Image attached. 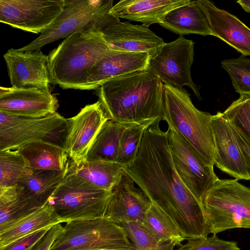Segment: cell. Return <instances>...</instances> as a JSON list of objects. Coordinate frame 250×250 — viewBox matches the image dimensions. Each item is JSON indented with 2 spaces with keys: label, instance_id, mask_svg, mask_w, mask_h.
I'll list each match as a JSON object with an SVG mask.
<instances>
[{
  "label": "cell",
  "instance_id": "9a60e30c",
  "mask_svg": "<svg viewBox=\"0 0 250 250\" xmlns=\"http://www.w3.org/2000/svg\"><path fill=\"white\" fill-rule=\"evenodd\" d=\"M214 146V165L237 180H250V167L236 141L231 125L222 112L211 120Z\"/></svg>",
  "mask_w": 250,
  "mask_h": 250
},
{
  "label": "cell",
  "instance_id": "7c38bea8",
  "mask_svg": "<svg viewBox=\"0 0 250 250\" xmlns=\"http://www.w3.org/2000/svg\"><path fill=\"white\" fill-rule=\"evenodd\" d=\"M64 0H0V21L14 28L41 33L62 13Z\"/></svg>",
  "mask_w": 250,
  "mask_h": 250
},
{
  "label": "cell",
  "instance_id": "f1b7e54d",
  "mask_svg": "<svg viewBox=\"0 0 250 250\" xmlns=\"http://www.w3.org/2000/svg\"><path fill=\"white\" fill-rule=\"evenodd\" d=\"M141 225L159 243H174L178 247L185 240L170 219L153 204Z\"/></svg>",
  "mask_w": 250,
  "mask_h": 250
},
{
  "label": "cell",
  "instance_id": "d6986e66",
  "mask_svg": "<svg viewBox=\"0 0 250 250\" xmlns=\"http://www.w3.org/2000/svg\"><path fill=\"white\" fill-rule=\"evenodd\" d=\"M206 15L212 36L218 38L244 56H250V28L235 16L211 1L198 0Z\"/></svg>",
  "mask_w": 250,
  "mask_h": 250
},
{
  "label": "cell",
  "instance_id": "4316f807",
  "mask_svg": "<svg viewBox=\"0 0 250 250\" xmlns=\"http://www.w3.org/2000/svg\"><path fill=\"white\" fill-rule=\"evenodd\" d=\"M67 171L32 169L17 185L22 188L26 195L43 205L60 185Z\"/></svg>",
  "mask_w": 250,
  "mask_h": 250
},
{
  "label": "cell",
  "instance_id": "74e56055",
  "mask_svg": "<svg viewBox=\"0 0 250 250\" xmlns=\"http://www.w3.org/2000/svg\"><path fill=\"white\" fill-rule=\"evenodd\" d=\"M230 125L245 159L250 167V142H249L238 130L232 126L231 125Z\"/></svg>",
  "mask_w": 250,
  "mask_h": 250
},
{
  "label": "cell",
  "instance_id": "d6a6232c",
  "mask_svg": "<svg viewBox=\"0 0 250 250\" xmlns=\"http://www.w3.org/2000/svg\"><path fill=\"white\" fill-rule=\"evenodd\" d=\"M222 113L230 124L250 142V94L240 95Z\"/></svg>",
  "mask_w": 250,
  "mask_h": 250
},
{
  "label": "cell",
  "instance_id": "1f68e13d",
  "mask_svg": "<svg viewBox=\"0 0 250 250\" xmlns=\"http://www.w3.org/2000/svg\"><path fill=\"white\" fill-rule=\"evenodd\" d=\"M221 65L228 73L235 91L240 95L250 94V59L241 55L224 60Z\"/></svg>",
  "mask_w": 250,
  "mask_h": 250
},
{
  "label": "cell",
  "instance_id": "83f0119b",
  "mask_svg": "<svg viewBox=\"0 0 250 250\" xmlns=\"http://www.w3.org/2000/svg\"><path fill=\"white\" fill-rule=\"evenodd\" d=\"M131 124L110 120L106 121L89 149L85 160L115 163L121 134Z\"/></svg>",
  "mask_w": 250,
  "mask_h": 250
},
{
  "label": "cell",
  "instance_id": "3957f363",
  "mask_svg": "<svg viewBox=\"0 0 250 250\" xmlns=\"http://www.w3.org/2000/svg\"><path fill=\"white\" fill-rule=\"evenodd\" d=\"M94 25L65 38L49 53L50 83L63 89L86 90L90 70L111 50Z\"/></svg>",
  "mask_w": 250,
  "mask_h": 250
},
{
  "label": "cell",
  "instance_id": "8d00e7d4",
  "mask_svg": "<svg viewBox=\"0 0 250 250\" xmlns=\"http://www.w3.org/2000/svg\"><path fill=\"white\" fill-rule=\"evenodd\" d=\"M62 228L61 223L53 226L36 245L34 250H50L51 245Z\"/></svg>",
  "mask_w": 250,
  "mask_h": 250
},
{
  "label": "cell",
  "instance_id": "ac0fdd59",
  "mask_svg": "<svg viewBox=\"0 0 250 250\" xmlns=\"http://www.w3.org/2000/svg\"><path fill=\"white\" fill-rule=\"evenodd\" d=\"M99 32L111 50L153 55L165 42L145 24L119 22Z\"/></svg>",
  "mask_w": 250,
  "mask_h": 250
},
{
  "label": "cell",
  "instance_id": "e0dca14e",
  "mask_svg": "<svg viewBox=\"0 0 250 250\" xmlns=\"http://www.w3.org/2000/svg\"><path fill=\"white\" fill-rule=\"evenodd\" d=\"M58 101L50 91L0 87V112L20 117L40 118L56 112Z\"/></svg>",
  "mask_w": 250,
  "mask_h": 250
},
{
  "label": "cell",
  "instance_id": "603a6c76",
  "mask_svg": "<svg viewBox=\"0 0 250 250\" xmlns=\"http://www.w3.org/2000/svg\"><path fill=\"white\" fill-rule=\"evenodd\" d=\"M42 206L26 195L20 186L0 188V232Z\"/></svg>",
  "mask_w": 250,
  "mask_h": 250
},
{
  "label": "cell",
  "instance_id": "5bb4252c",
  "mask_svg": "<svg viewBox=\"0 0 250 250\" xmlns=\"http://www.w3.org/2000/svg\"><path fill=\"white\" fill-rule=\"evenodd\" d=\"M3 58L11 87L50 91L48 56L40 50L21 51L11 48Z\"/></svg>",
  "mask_w": 250,
  "mask_h": 250
},
{
  "label": "cell",
  "instance_id": "ffe728a7",
  "mask_svg": "<svg viewBox=\"0 0 250 250\" xmlns=\"http://www.w3.org/2000/svg\"><path fill=\"white\" fill-rule=\"evenodd\" d=\"M150 57L146 52L111 50L90 70L86 90H95L109 80L147 69Z\"/></svg>",
  "mask_w": 250,
  "mask_h": 250
},
{
  "label": "cell",
  "instance_id": "5b68a950",
  "mask_svg": "<svg viewBox=\"0 0 250 250\" xmlns=\"http://www.w3.org/2000/svg\"><path fill=\"white\" fill-rule=\"evenodd\" d=\"M209 233L250 229V188L238 180L218 178L202 203Z\"/></svg>",
  "mask_w": 250,
  "mask_h": 250
},
{
  "label": "cell",
  "instance_id": "8992f818",
  "mask_svg": "<svg viewBox=\"0 0 250 250\" xmlns=\"http://www.w3.org/2000/svg\"><path fill=\"white\" fill-rule=\"evenodd\" d=\"M112 190L67 173L47 203L61 223L104 217Z\"/></svg>",
  "mask_w": 250,
  "mask_h": 250
},
{
  "label": "cell",
  "instance_id": "277c9868",
  "mask_svg": "<svg viewBox=\"0 0 250 250\" xmlns=\"http://www.w3.org/2000/svg\"><path fill=\"white\" fill-rule=\"evenodd\" d=\"M164 117L168 127L178 133L207 165L214 166L213 117L194 105L183 87L164 84Z\"/></svg>",
  "mask_w": 250,
  "mask_h": 250
},
{
  "label": "cell",
  "instance_id": "9c48e42d",
  "mask_svg": "<svg viewBox=\"0 0 250 250\" xmlns=\"http://www.w3.org/2000/svg\"><path fill=\"white\" fill-rule=\"evenodd\" d=\"M112 0H64L60 15L21 51L40 50L46 44L88 28L108 14Z\"/></svg>",
  "mask_w": 250,
  "mask_h": 250
},
{
  "label": "cell",
  "instance_id": "f546056e",
  "mask_svg": "<svg viewBox=\"0 0 250 250\" xmlns=\"http://www.w3.org/2000/svg\"><path fill=\"white\" fill-rule=\"evenodd\" d=\"M32 169L17 150L0 151V188L16 185Z\"/></svg>",
  "mask_w": 250,
  "mask_h": 250
},
{
  "label": "cell",
  "instance_id": "30bf717a",
  "mask_svg": "<svg viewBox=\"0 0 250 250\" xmlns=\"http://www.w3.org/2000/svg\"><path fill=\"white\" fill-rule=\"evenodd\" d=\"M194 42L183 36L165 43L150 57L147 69L166 84L178 87H189L202 100L199 88L193 82L190 70L194 62Z\"/></svg>",
  "mask_w": 250,
  "mask_h": 250
},
{
  "label": "cell",
  "instance_id": "836d02e7",
  "mask_svg": "<svg viewBox=\"0 0 250 250\" xmlns=\"http://www.w3.org/2000/svg\"><path fill=\"white\" fill-rule=\"evenodd\" d=\"M125 230L126 235L136 250H174V243H159L140 224L125 222L119 224Z\"/></svg>",
  "mask_w": 250,
  "mask_h": 250
},
{
  "label": "cell",
  "instance_id": "cb8c5ba5",
  "mask_svg": "<svg viewBox=\"0 0 250 250\" xmlns=\"http://www.w3.org/2000/svg\"><path fill=\"white\" fill-rule=\"evenodd\" d=\"M123 167L115 162L69 160L67 173L75 174L99 188L112 190L120 180Z\"/></svg>",
  "mask_w": 250,
  "mask_h": 250
},
{
  "label": "cell",
  "instance_id": "f35d334b",
  "mask_svg": "<svg viewBox=\"0 0 250 250\" xmlns=\"http://www.w3.org/2000/svg\"><path fill=\"white\" fill-rule=\"evenodd\" d=\"M248 13H250V0H239L236 1Z\"/></svg>",
  "mask_w": 250,
  "mask_h": 250
},
{
  "label": "cell",
  "instance_id": "8fae6325",
  "mask_svg": "<svg viewBox=\"0 0 250 250\" xmlns=\"http://www.w3.org/2000/svg\"><path fill=\"white\" fill-rule=\"evenodd\" d=\"M169 147L176 172L183 184L202 205L219 178L213 166L205 164L175 131L167 130Z\"/></svg>",
  "mask_w": 250,
  "mask_h": 250
},
{
  "label": "cell",
  "instance_id": "4fadbf2b",
  "mask_svg": "<svg viewBox=\"0 0 250 250\" xmlns=\"http://www.w3.org/2000/svg\"><path fill=\"white\" fill-rule=\"evenodd\" d=\"M67 120L65 150L71 161L79 163L85 160L102 126L109 119L98 101L85 105L76 116Z\"/></svg>",
  "mask_w": 250,
  "mask_h": 250
},
{
  "label": "cell",
  "instance_id": "7402d4cb",
  "mask_svg": "<svg viewBox=\"0 0 250 250\" xmlns=\"http://www.w3.org/2000/svg\"><path fill=\"white\" fill-rule=\"evenodd\" d=\"M159 24L180 36L212 35L208 18L197 0H190L188 3L170 10Z\"/></svg>",
  "mask_w": 250,
  "mask_h": 250
},
{
  "label": "cell",
  "instance_id": "52a82bcc",
  "mask_svg": "<svg viewBox=\"0 0 250 250\" xmlns=\"http://www.w3.org/2000/svg\"><path fill=\"white\" fill-rule=\"evenodd\" d=\"M50 250H136L125 229L105 217L66 223Z\"/></svg>",
  "mask_w": 250,
  "mask_h": 250
},
{
  "label": "cell",
  "instance_id": "7a4b0ae2",
  "mask_svg": "<svg viewBox=\"0 0 250 250\" xmlns=\"http://www.w3.org/2000/svg\"><path fill=\"white\" fill-rule=\"evenodd\" d=\"M95 90L110 120L126 124L163 120L164 83L148 69L112 79Z\"/></svg>",
  "mask_w": 250,
  "mask_h": 250
},
{
  "label": "cell",
  "instance_id": "44dd1931",
  "mask_svg": "<svg viewBox=\"0 0 250 250\" xmlns=\"http://www.w3.org/2000/svg\"><path fill=\"white\" fill-rule=\"evenodd\" d=\"M190 0H121L109 13L117 17L139 21L149 26L161 23L170 10L188 3Z\"/></svg>",
  "mask_w": 250,
  "mask_h": 250
},
{
  "label": "cell",
  "instance_id": "d590c367",
  "mask_svg": "<svg viewBox=\"0 0 250 250\" xmlns=\"http://www.w3.org/2000/svg\"><path fill=\"white\" fill-rule=\"evenodd\" d=\"M52 227L42 229L18 239L0 248V250H34L36 245Z\"/></svg>",
  "mask_w": 250,
  "mask_h": 250
},
{
  "label": "cell",
  "instance_id": "2e32d148",
  "mask_svg": "<svg viewBox=\"0 0 250 250\" xmlns=\"http://www.w3.org/2000/svg\"><path fill=\"white\" fill-rule=\"evenodd\" d=\"M133 179L124 171L112 190L104 217L120 224L132 222L141 225L152 203Z\"/></svg>",
  "mask_w": 250,
  "mask_h": 250
},
{
  "label": "cell",
  "instance_id": "484cf974",
  "mask_svg": "<svg viewBox=\"0 0 250 250\" xmlns=\"http://www.w3.org/2000/svg\"><path fill=\"white\" fill-rule=\"evenodd\" d=\"M62 223L53 208L47 202L5 230L0 232V248L42 229Z\"/></svg>",
  "mask_w": 250,
  "mask_h": 250
},
{
  "label": "cell",
  "instance_id": "e575fe53",
  "mask_svg": "<svg viewBox=\"0 0 250 250\" xmlns=\"http://www.w3.org/2000/svg\"><path fill=\"white\" fill-rule=\"evenodd\" d=\"M234 241H226L219 238L216 234L202 238L187 240L174 250H240Z\"/></svg>",
  "mask_w": 250,
  "mask_h": 250
},
{
  "label": "cell",
  "instance_id": "ba28073f",
  "mask_svg": "<svg viewBox=\"0 0 250 250\" xmlns=\"http://www.w3.org/2000/svg\"><path fill=\"white\" fill-rule=\"evenodd\" d=\"M68 123L58 113L40 118L0 112V151L17 150L32 142L50 144L65 150Z\"/></svg>",
  "mask_w": 250,
  "mask_h": 250
},
{
  "label": "cell",
  "instance_id": "4dcf8cb0",
  "mask_svg": "<svg viewBox=\"0 0 250 250\" xmlns=\"http://www.w3.org/2000/svg\"><path fill=\"white\" fill-rule=\"evenodd\" d=\"M155 122L132 124L124 129L120 137L115 163L123 167L133 164L145 130Z\"/></svg>",
  "mask_w": 250,
  "mask_h": 250
},
{
  "label": "cell",
  "instance_id": "d4e9b609",
  "mask_svg": "<svg viewBox=\"0 0 250 250\" xmlns=\"http://www.w3.org/2000/svg\"><path fill=\"white\" fill-rule=\"evenodd\" d=\"M17 151L33 169L67 171L68 154L64 149L57 146L42 142H32L20 147Z\"/></svg>",
  "mask_w": 250,
  "mask_h": 250
},
{
  "label": "cell",
  "instance_id": "6da1fadb",
  "mask_svg": "<svg viewBox=\"0 0 250 250\" xmlns=\"http://www.w3.org/2000/svg\"><path fill=\"white\" fill-rule=\"evenodd\" d=\"M155 122L145 131L136 158L123 170L172 221L185 240L209 234L202 205L179 177L169 147L167 131Z\"/></svg>",
  "mask_w": 250,
  "mask_h": 250
}]
</instances>
